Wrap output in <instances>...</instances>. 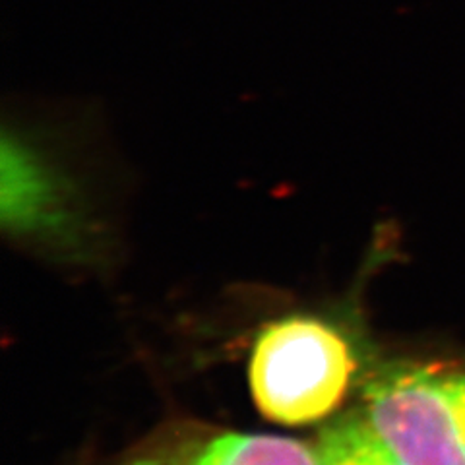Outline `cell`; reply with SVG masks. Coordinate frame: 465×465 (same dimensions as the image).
<instances>
[{
	"instance_id": "obj_3",
	"label": "cell",
	"mask_w": 465,
	"mask_h": 465,
	"mask_svg": "<svg viewBox=\"0 0 465 465\" xmlns=\"http://www.w3.org/2000/svg\"><path fill=\"white\" fill-rule=\"evenodd\" d=\"M345 340L314 318H285L262 331L251 361V388L268 419L304 425L336 410L353 374Z\"/></svg>"
},
{
	"instance_id": "obj_5",
	"label": "cell",
	"mask_w": 465,
	"mask_h": 465,
	"mask_svg": "<svg viewBox=\"0 0 465 465\" xmlns=\"http://www.w3.org/2000/svg\"><path fill=\"white\" fill-rule=\"evenodd\" d=\"M320 465H405L381 440L362 413L328 425L314 446Z\"/></svg>"
},
{
	"instance_id": "obj_1",
	"label": "cell",
	"mask_w": 465,
	"mask_h": 465,
	"mask_svg": "<svg viewBox=\"0 0 465 465\" xmlns=\"http://www.w3.org/2000/svg\"><path fill=\"white\" fill-rule=\"evenodd\" d=\"M97 97L6 95L0 119V222L34 251L85 254L107 235L105 208L138 179Z\"/></svg>"
},
{
	"instance_id": "obj_4",
	"label": "cell",
	"mask_w": 465,
	"mask_h": 465,
	"mask_svg": "<svg viewBox=\"0 0 465 465\" xmlns=\"http://www.w3.org/2000/svg\"><path fill=\"white\" fill-rule=\"evenodd\" d=\"M177 465H320L314 448L268 434H223Z\"/></svg>"
},
{
	"instance_id": "obj_2",
	"label": "cell",
	"mask_w": 465,
	"mask_h": 465,
	"mask_svg": "<svg viewBox=\"0 0 465 465\" xmlns=\"http://www.w3.org/2000/svg\"><path fill=\"white\" fill-rule=\"evenodd\" d=\"M362 400L369 425L405 465H465V371L394 362L371 376Z\"/></svg>"
}]
</instances>
